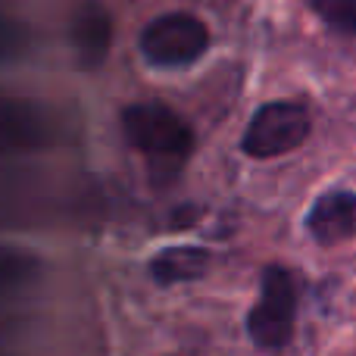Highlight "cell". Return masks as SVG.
Here are the masks:
<instances>
[{
	"label": "cell",
	"mask_w": 356,
	"mask_h": 356,
	"mask_svg": "<svg viewBox=\"0 0 356 356\" xmlns=\"http://www.w3.org/2000/svg\"><path fill=\"white\" fill-rule=\"evenodd\" d=\"M122 131L129 144L150 160L154 169H169L175 172L191 154V135L188 122L178 113L163 104H131L122 110Z\"/></svg>",
	"instance_id": "obj_1"
},
{
	"label": "cell",
	"mask_w": 356,
	"mask_h": 356,
	"mask_svg": "<svg viewBox=\"0 0 356 356\" xmlns=\"http://www.w3.org/2000/svg\"><path fill=\"white\" fill-rule=\"evenodd\" d=\"M209 47V29L194 13H163L141 31V54L156 69H184Z\"/></svg>",
	"instance_id": "obj_2"
},
{
	"label": "cell",
	"mask_w": 356,
	"mask_h": 356,
	"mask_svg": "<svg viewBox=\"0 0 356 356\" xmlns=\"http://www.w3.org/2000/svg\"><path fill=\"white\" fill-rule=\"evenodd\" d=\"M297 319V288L294 278L282 266H269L263 272V288H259L257 307L247 316V332L250 341L263 350H278L291 341Z\"/></svg>",
	"instance_id": "obj_3"
},
{
	"label": "cell",
	"mask_w": 356,
	"mask_h": 356,
	"mask_svg": "<svg viewBox=\"0 0 356 356\" xmlns=\"http://www.w3.org/2000/svg\"><path fill=\"white\" fill-rule=\"evenodd\" d=\"M309 135V113L297 104H263L247 122L241 147L253 160H272L297 150Z\"/></svg>",
	"instance_id": "obj_4"
},
{
	"label": "cell",
	"mask_w": 356,
	"mask_h": 356,
	"mask_svg": "<svg viewBox=\"0 0 356 356\" xmlns=\"http://www.w3.org/2000/svg\"><path fill=\"white\" fill-rule=\"evenodd\" d=\"M50 144V119L31 100L0 94V154H25Z\"/></svg>",
	"instance_id": "obj_5"
},
{
	"label": "cell",
	"mask_w": 356,
	"mask_h": 356,
	"mask_svg": "<svg viewBox=\"0 0 356 356\" xmlns=\"http://www.w3.org/2000/svg\"><path fill=\"white\" fill-rule=\"evenodd\" d=\"M69 41H72L79 66H85V69L104 66V60L110 56V44H113L110 10H106L104 3H97V0H85V3L72 13Z\"/></svg>",
	"instance_id": "obj_6"
},
{
	"label": "cell",
	"mask_w": 356,
	"mask_h": 356,
	"mask_svg": "<svg viewBox=\"0 0 356 356\" xmlns=\"http://www.w3.org/2000/svg\"><path fill=\"white\" fill-rule=\"evenodd\" d=\"M307 228L319 244H344L356 238V194L350 191H328L313 203L307 216Z\"/></svg>",
	"instance_id": "obj_7"
},
{
	"label": "cell",
	"mask_w": 356,
	"mask_h": 356,
	"mask_svg": "<svg viewBox=\"0 0 356 356\" xmlns=\"http://www.w3.org/2000/svg\"><path fill=\"white\" fill-rule=\"evenodd\" d=\"M209 269V250L203 247H191V244H175L166 247L154 257L150 263V275L160 284H181V282H194L203 278Z\"/></svg>",
	"instance_id": "obj_8"
},
{
	"label": "cell",
	"mask_w": 356,
	"mask_h": 356,
	"mask_svg": "<svg viewBox=\"0 0 356 356\" xmlns=\"http://www.w3.org/2000/svg\"><path fill=\"white\" fill-rule=\"evenodd\" d=\"M38 269H41V263L35 259V253L13 244H0V294L22 291L25 284L38 278Z\"/></svg>",
	"instance_id": "obj_9"
},
{
	"label": "cell",
	"mask_w": 356,
	"mask_h": 356,
	"mask_svg": "<svg viewBox=\"0 0 356 356\" xmlns=\"http://www.w3.org/2000/svg\"><path fill=\"white\" fill-rule=\"evenodd\" d=\"M309 6L334 31H347V35L356 31V0H309Z\"/></svg>",
	"instance_id": "obj_10"
}]
</instances>
